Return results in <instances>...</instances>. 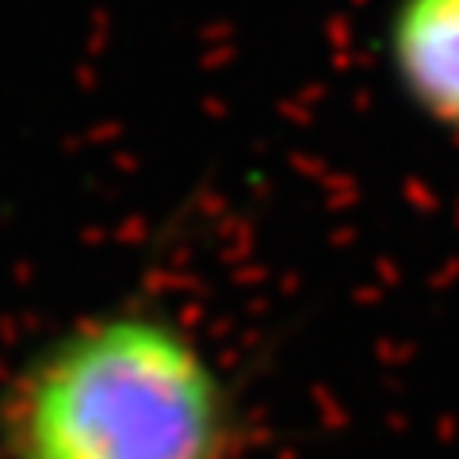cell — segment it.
I'll return each instance as SVG.
<instances>
[{"label": "cell", "instance_id": "1", "mask_svg": "<svg viewBox=\"0 0 459 459\" xmlns=\"http://www.w3.org/2000/svg\"><path fill=\"white\" fill-rule=\"evenodd\" d=\"M31 459H222L207 364L153 322H104L35 371L20 406Z\"/></svg>", "mask_w": 459, "mask_h": 459}, {"label": "cell", "instance_id": "2", "mask_svg": "<svg viewBox=\"0 0 459 459\" xmlns=\"http://www.w3.org/2000/svg\"><path fill=\"white\" fill-rule=\"evenodd\" d=\"M394 57L421 108L459 126V0H406L394 23Z\"/></svg>", "mask_w": 459, "mask_h": 459}]
</instances>
